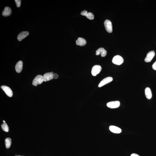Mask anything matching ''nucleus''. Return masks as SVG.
Here are the masks:
<instances>
[{
    "mask_svg": "<svg viewBox=\"0 0 156 156\" xmlns=\"http://www.w3.org/2000/svg\"><path fill=\"white\" fill-rule=\"evenodd\" d=\"M59 77L58 75L56 73H53V79H57Z\"/></svg>",
    "mask_w": 156,
    "mask_h": 156,
    "instance_id": "21",
    "label": "nucleus"
},
{
    "mask_svg": "<svg viewBox=\"0 0 156 156\" xmlns=\"http://www.w3.org/2000/svg\"><path fill=\"white\" fill-rule=\"evenodd\" d=\"M85 16L87 18L90 20H93L94 18L93 14L90 12H88Z\"/></svg>",
    "mask_w": 156,
    "mask_h": 156,
    "instance_id": "19",
    "label": "nucleus"
},
{
    "mask_svg": "<svg viewBox=\"0 0 156 156\" xmlns=\"http://www.w3.org/2000/svg\"><path fill=\"white\" fill-rule=\"evenodd\" d=\"M1 128H2L3 131L6 132H8L9 131V128L7 124L6 123H3L1 125Z\"/></svg>",
    "mask_w": 156,
    "mask_h": 156,
    "instance_id": "18",
    "label": "nucleus"
},
{
    "mask_svg": "<svg viewBox=\"0 0 156 156\" xmlns=\"http://www.w3.org/2000/svg\"><path fill=\"white\" fill-rule=\"evenodd\" d=\"M53 72L47 73H45L43 76L44 81V82L50 81L53 79Z\"/></svg>",
    "mask_w": 156,
    "mask_h": 156,
    "instance_id": "9",
    "label": "nucleus"
},
{
    "mask_svg": "<svg viewBox=\"0 0 156 156\" xmlns=\"http://www.w3.org/2000/svg\"><path fill=\"white\" fill-rule=\"evenodd\" d=\"M109 130L112 133H120L122 132V130L120 128L114 126H111L109 127Z\"/></svg>",
    "mask_w": 156,
    "mask_h": 156,
    "instance_id": "14",
    "label": "nucleus"
},
{
    "mask_svg": "<svg viewBox=\"0 0 156 156\" xmlns=\"http://www.w3.org/2000/svg\"><path fill=\"white\" fill-rule=\"evenodd\" d=\"M155 55V52L152 51L147 54V56L145 59V61L147 63H149L152 61Z\"/></svg>",
    "mask_w": 156,
    "mask_h": 156,
    "instance_id": "6",
    "label": "nucleus"
},
{
    "mask_svg": "<svg viewBox=\"0 0 156 156\" xmlns=\"http://www.w3.org/2000/svg\"><path fill=\"white\" fill-rule=\"evenodd\" d=\"M124 60L123 58L119 55H116L113 58L112 62L114 64L117 65H120L123 63Z\"/></svg>",
    "mask_w": 156,
    "mask_h": 156,
    "instance_id": "2",
    "label": "nucleus"
},
{
    "mask_svg": "<svg viewBox=\"0 0 156 156\" xmlns=\"http://www.w3.org/2000/svg\"><path fill=\"white\" fill-rule=\"evenodd\" d=\"M44 81L43 76L41 75H38L33 79V86L37 87L38 85L42 83Z\"/></svg>",
    "mask_w": 156,
    "mask_h": 156,
    "instance_id": "1",
    "label": "nucleus"
},
{
    "mask_svg": "<svg viewBox=\"0 0 156 156\" xmlns=\"http://www.w3.org/2000/svg\"></svg>",
    "mask_w": 156,
    "mask_h": 156,
    "instance_id": "25",
    "label": "nucleus"
},
{
    "mask_svg": "<svg viewBox=\"0 0 156 156\" xmlns=\"http://www.w3.org/2000/svg\"><path fill=\"white\" fill-rule=\"evenodd\" d=\"M120 105V102L119 101L110 102L107 103V106L111 109H115L118 108Z\"/></svg>",
    "mask_w": 156,
    "mask_h": 156,
    "instance_id": "7",
    "label": "nucleus"
},
{
    "mask_svg": "<svg viewBox=\"0 0 156 156\" xmlns=\"http://www.w3.org/2000/svg\"><path fill=\"white\" fill-rule=\"evenodd\" d=\"M5 144L6 148H9L11 144V139L9 138H6L5 140Z\"/></svg>",
    "mask_w": 156,
    "mask_h": 156,
    "instance_id": "17",
    "label": "nucleus"
},
{
    "mask_svg": "<svg viewBox=\"0 0 156 156\" xmlns=\"http://www.w3.org/2000/svg\"><path fill=\"white\" fill-rule=\"evenodd\" d=\"M152 67L154 70H156V61L154 62L153 65H152Z\"/></svg>",
    "mask_w": 156,
    "mask_h": 156,
    "instance_id": "22",
    "label": "nucleus"
},
{
    "mask_svg": "<svg viewBox=\"0 0 156 156\" xmlns=\"http://www.w3.org/2000/svg\"><path fill=\"white\" fill-rule=\"evenodd\" d=\"M140 156L139 155H138V154H131V156Z\"/></svg>",
    "mask_w": 156,
    "mask_h": 156,
    "instance_id": "23",
    "label": "nucleus"
},
{
    "mask_svg": "<svg viewBox=\"0 0 156 156\" xmlns=\"http://www.w3.org/2000/svg\"><path fill=\"white\" fill-rule=\"evenodd\" d=\"M96 55H101L102 57H104L106 56L107 54L106 51L103 48H100L96 51Z\"/></svg>",
    "mask_w": 156,
    "mask_h": 156,
    "instance_id": "11",
    "label": "nucleus"
},
{
    "mask_svg": "<svg viewBox=\"0 0 156 156\" xmlns=\"http://www.w3.org/2000/svg\"><path fill=\"white\" fill-rule=\"evenodd\" d=\"M76 44L78 45L82 46L86 45L87 41L86 40L83 38L79 37L78 38L76 41Z\"/></svg>",
    "mask_w": 156,
    "mask_h": 156,
    "instance_id": "12",
    "label": "nucleus"
},
{
    "mask_svg": "<svg viewBox=\"0 0 156 156\" xmlns=\"http://www.w3.org/2000/svg\"><path fill=\"white\" fill-rule=\"evenodd\" d=\"M3 122H4V123H5L6 122H5V121H4V120H3Z\"/></svg>",
    "mask_w": 156,
    "mask_h": 156,
    "instance_id": "24",
    "label": "nucleus"
},
{
    "mask_svg": "<svg viewBox=\"0 0 156 156\" xmlns=\"http://www.w3.org/2000/svg\"><path fill=\"white\" fill-rule=\"evenodd\" d=\"M102 68L99 65H95L92 68L91 74L93 76H96L101 71Z\"/></svg>",
    "mask_w": 156,
    "mask_h": 156,
    "instance_id": "4",
    "label": "nucleus"
},
{
    "mask_svg": "<svg viewBox=\"0 0 156 156\" xmlns=\"http://www.w3.org/2000/svg\"><path fill=\"white\" fill-rule=\"evenodd\" d=\"M145 95L147 99L150 100L151 99L152 97V91L150 88L149 87H147L145 89Z\"/></svg>",
    "mask_w": 156,
    "mask_h": 156,
    "instance_id": "16",
    "label": "nucleus"
},
{
    "mask_svg": "<svg viewBox=\"0 0 156 156\" xmlns=\"http://www.w3.org/2000/svg\"><path fill=\"white\" fill-rule=\"evenodd\" d=\"M23 63L21 61H19L16 64L15 69L17 73H20L21 72L23 68Z\"/></svg>",
    "mask_w": 156,
    "mask_h": 156,
    "instance_id": "13",
    "label": "nucleus"
},
{
    "mask_svg": "<svg viewBox=\"0 0 156 156\" xmlns=\"http://www.w3.org/2000/svg\"><path fill=\"white\" fill-rule=\"evenodd\" d=\"M12 11L11 8L9 7H6L2 12V15L4 17H7L10 15Z\"/></svg>",
    "mask_w": 156,
    "mask_h": 156,
    "instance_id": "15",
    "label": "nucleus"
},
{
    "mask_svg": "<svg viewBox=\"0 0 156 156\" xmlns=\"http://www.w3.org/2000/svg\"><path fill=\"white\" fill-rule=\"evenodd\" d=\"M113 80V78L111 77H109L105 78L100 82L98 86V87H101L106 84L112 82Z\"/></svg>",
    "mask_w": 156,
    "mask_h": 156,
    "instance_id": "5",
    "label": "nucleus"
},
{
    "mask_svg": "<svg viewBox=\"0 0 156 156\" xmlns=\"http://www.w3.org/2000/svg\"><path fill=\"white\" fill-rule=\"evenodd\" d=\"M15 156H17V155H16Z\"/></svg>",
    "mask_w": 156,
    "mask_h": 156,
    "instance_id": "26",
    "label": "nucleus"
},
{
    "mask_svg": "<svg viewBox=\"0 0 156 156\" xmlns=\"http://www.w3.org/2000/svg\"><path fill=\"white\" fill-rule=\"evenodd\" d=\"M105 28L107 31L109 33L112 32V22L109 20H106L104 22Z\"/></svg>",
    "mask_w": 156,
    "mask_h": 156,
    "instance_id": "3",
    "label": "nucleus"
},
{
    "mask_svg": "<svg viewBox=\"0 0 156 156\" xmlns=\"http://www.w3.org/2000/svg\"><path fill=\"white\" fill-rule=\"evenodd\" d=\"M15 1L17 7L18 8L20 7L21 4V0H15Z\"/></svg>",
    "mask_w": 156,
    "mask_h": 156,
    "instance_id": "20",
    "label": "nucleus"
},
{
    "mask_svg": "<svg viewBox=\"0 0 156 156\" xmlns=\"http://www.w3.org/2000/svg\"><path fill=\"white\" fill-rule=\"evenodd\" d=\"M1 88L4 91L6 95L9 97H11L13 95V92L10 88L6 86H2Z\"/></svg>",
    "mask_w": 156,
    "mask_h": 156,
    "instance_id": "8",
    "label": "nucleus"
},
{
    "mask_svg": "<svg viewBox=\"0 0 156 156\" xmlns=\"http://www.w3.org/2000/svg\"><path fill=\"white\" fill-rule=\"evenodd\" d=\"M29 34V33L28 31H23L20 33L17 36V39L19 41H21L24 39Z\"/></svg>",
    "mask_w": 156,
    "mask_h": 156,
    "instance_id": "10",
    "label": "nucleus"
}]
</instances>
